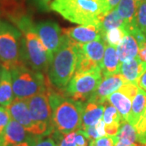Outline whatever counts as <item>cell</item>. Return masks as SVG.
Wrapping results in <instances>:
<instances>
[{"label": "cell", "mask_w": 146, "mask_h": 146, "mask_svg": "<svg viewBox=\"0 0 146 146\" xmlns=\"http://www.w3.org/2000/svg\"><path fill=\"white\" fill-rule=\"evenodd\" d=\"M11 19L22 34V61L34 71L46 73L50 58L41 41L31 17L25 14H14Z\"/></svg>", "instance_id": "6da1fadb"}, {"label": "cell", "mask_w": 146, "mask_h": 146, "mask_svg": "<svg viewBox=\"0 0 146 146\" xmlns=\"http://www.w3.org/2000/svg\"><path fill=\"white\" fill-rule=\"evenodd\" d=\"M54 131L65 135L81 128L84 102L76 101L50 84L47 87Z\"/></svg>", "instance_id": "7a4b0ae2"}, {"label": "cell", "mask_w": 146, "mask_h": 146, "mask_svg": "<svg viewBox=\"0 0 146 146\" xmlns=\"http://www.w3.org/2000/svg\"><path fill=\"white\" fill-rule=\"evenodd\" d=\"M50 10L67 21L80 25H101L109 12L106 0H53Z\"/></svg>", "instance_id": "3957f363"}, {"label": "cell", "mask_w": 146, "mask_h": 146, "mask_svg": "<svg viewBox=\"0 0 146 146\" xmlns=\"http://www.w3.org/2000/svg\"><path fill=\"white\" fill-rule=\"evenodd\" d=\"M76 42L63 34L57 50L53 54L48 68V79L57 90L63 91L76 73L77 54L75 50Z\"/></svg>", "instance_id": "277c9868"}, {"label": "cell", "mask_w": 146, "mask_h": 146, "mask_svg": "<svg viewBox=\"0 0 146 146\" xmlns=\"http://www.w3.org/2000/svg\"><path fill=\"white\" fill-rule=\"evenodd\" d=\"M10 72L15 98L29 99L47 91L50 81L42 72L34 71L25 64L11 68Z\"/></svg>", "instance_id": "5b68a950"}, {"label": "cell", "mask_w": 146, "mask_h": 146, "mask_svg": "<svg viewBox=\"0 0 146 146\" xmlns=\"http://www.w3.org/2000/svg\"><path fill=\"white\" fill-rule=\"evenodd\" d=\"M0 63L10 70L24 64L21 32L7 21L0 20Z\"/></svg>", "instance_id": "8992f818"}, {"label": "cell", "mask_w": 146, "mask_h": 146, "mask_svg": "<svg viewBox=\"0 0 146 146\" xmlns=\"http://www.w3.org/2000/svg\"><path fill=\"white\" fill-rule=\"evenodd\" d=\"M102 79L100 68L85 72L75 73L66 89L61 92L76 101L85 102L99 86Z\"/></svg>", "instance_id": "52a82bcc"}, {"label": "cell", "mask_w": 146, "mask_h": 146, "mask_svg": "<svg viewBox=\"0 0 146 146\" xmlns=\"http://www.w3.org/2000/svg\"><path fill=\"white\" fill-rule=\"evenodd\" d=\"M32 121L34 125V136H49L54 131L52 110L49 103L47 91L27 99Z\"/></svg>", "instance_id": "ba28073f"}, {"label": "cell", "mask_w": 146, "mask_h": 146, "mask_svg": "<svg viewBox=\"0 0 146 146\" xmlns=\"http://www.w3.org/2000/svg\"><path fill=\"white\" fill-rule=\"evenodd\" d=\"M35 26L38 36L46 49L50 62L53 54L57 50L59 45L62 30L56 22L50 20L41 21Z\"/></svg>", "instance_id": "9c48e42d"}, {"label": "cell", "mask_w": 146, "mask_h": 146, "mask_svg": "<svg viewBox=\"0 0 146 146\" xmlns=\"http://www.w3.org/2000/svg\"><path fill=\"white\" fill-rule=\"evenodd\" d=\"M125 83H127V81L120 73L103 77L99 86L87 101L103 104L110 94L119 90L121 86Z\"/></svg>", "instance_id": "30bf717a"}, {"label": "cell", "mask_w": 146, "mask_h": 146, "mask_svg": "<svg viewBox=\"0 0 146 146\" xmlns=\"http://www.w3.org/2000/svg\"><path fill=\"white\" fill-rule=\"evenodd\" d=\"M63 34L76 43L84 44L97 40L103 39L101 28L97 25H80L63 29Z\"/></svg>", "instance_id": "8fae6325"}, {"label": "cell", "mask_w": 146, "mask_h": 146, "mask_svg": "<svg viewBox=\"0 0 146 146\" xmlns=\"http://www.w3.org/2000/svg\"><path fill=\"white\" fill-rule=\"evenodd\" d=\"M7 108L10 113L11 119L16 120V122H18L20 124L23 126L29 133L33 135L34 125L29 114L27 99L14 98L12 102L9 106H7Z\"/></svg>", "instance_id": "7c38bea8"}, {"label": "cell", "mask_w": 146, "mask_h": 146, "mask_svg": "<svg viewBox=\"0 0 146 146\" xmlns=\"http://www.w3.org/2000/svg\"><path fill=\"white\" fill-rule=\"evenodd\" d=\"M139 0H121L116 10L125 24V29L127 33L136 30V16Z\"/></svg>", "instance_id": "4fadbf2b"}, {"label": "cell", "mask_w": 146, "mask_h": 146, "mask_svg": "<svg viewBox=\"0 0 146 146\" xmlns=\"http://www.w3.org/2000/svg\"><path fill=\"white\" fill-rule=\"evenodd\" d=\"M33 136L16 120H10L3 134V141L5 146H14L28 140Z\"/></svg>", "instance_id": "5bb4252c"}, {"label": "cell", "mask_w": 146, "mask_h": 146, "mask_svg": "<svg viewBox=\"0 0 146 146\" xmlns=\"http://www.w3.org/2000/svg\"><path fill=\"white\" fill-rule=\"evenodd\" d=\"M146 70V63L141 60L138 56L121 63L119 73L125 79L127 82L136 83L143 72Z\"/></svg>", "instance_id": "9a60e30c"}, {"label": "cell", "mask_w": 146, "mask_h": 146, "mask_svg": "<svg viewBox=\"0 0 146 146\" xmlns=\"http://www.w3.org/2000/svg\"><path fill=\"white\" fill-rule=\"evenodd\" d=\"M104 110V104H99L90 101L84 102L82 126L80 129L84 130L88 127L97 124L100 120L102 119Z\"/></svg>", "instance_id": "2e32d148"}, {"label": "cell", "mask_w": 146, "mask_h": 146, "mask_svg": "<svg viewBox=\"0 0 146 146\" xmlns=\"http://www.w3.org/2000/svg\"><path fill=\"white\" fill-rule=\"evenodd\" d=\"M139 50L140 49L136 39L131 33H127L116 47L117 54L121 63L129 61L138 56Z\"/></svg>", "instance_id": "e0dca14e"}, {"label": "cell", "mask_w": 146, "mask_h": 146, "mask_svg": "<svg viewBox=\"0 0 146 146\" xmlns=\"http://www.w3.org/2000/svg\"><path fill=\"white\" fill-rule=\"evenodd\" d=\"M78 46L80 50L90 60H92L102 69V60H103L105 50H106V43L103 39L84 43V44L78 43Z\"/></svg>", "instance_id": "ac0fdd59"}, {"label": "cell", "mask_w": 146, "mask_h": 146, "mask_svg": "<svg viewBox=\"0 0 146 146\" xmlns=\"http://www.w3.org/2000/svg\"><path fill=\"white\" fill-rule=\"evenodd\" d=\"M120 65L121 63L119 55L117 54L116 48L110 45H106V50L102 66V76L106 77L110 75L119 73Z\"/></svg>", "instance_id": "d6986e66"}, {"label": "cell", "mask_w": 146, "mask_h": 146, "mask_svg": "<svg viewBox=\"0 0 146 146\" xmlns=\"http://www.w3.org/2000/svg\"><path fill=\"white\" fill-rule=\"evenodd\" d=\"M14 98L10 70L2 66L0 76V106L7 107L12 102Z\"/></svg>", "instance_id": "ffe728a7"}, {"label": "cell", "mask_w": 146, "mask_h": 146, "mask_svg": "<svg viewBox=\"0 0 146 146\" xmlns=\"http://www.w3.org/2000/svg\"><path fill=\"white\" fill-rule=\"evenodd\" d=\"M106 100L118 110L122 119L127 121L130 114L132 103V99L130 97L119 89L110 94Z\"/></svg>", "instance_id": "44dd1931"}, {"label": "cell", "mask_w": 146, "mask_h": 146, "mask_svg": "<svg viewBox=\"0 0 146 146\" xmlns=\"http://www.w3.org/2000/svg\"><path fill=\"white\" fill-rule=\"evenodd\" d=\"M146 110V92L139 88L138 92L132 100L131 109L127 122H128L135 127L136 123L144 115Z\"/></svg>", "instance_id": "7402d4cb"}, {"label": "cell", "mask_w": 146, "mask_h": 146, "mask_svg": "<svg viewBox=\"0 0 146 146\" xmlns=\"http://www.w3.org/2000/svg\"><path fill=\"white\" fill-rule=\"evenodd\" d=\"M119 27L125 29V24L123 19L119 15L116 8H115L109 11L106 15H105L102 19L100 28H101V33L102 38L108 30Z\"/></svg>", "instance_id": "603a6c76"}, {"label": "cell", "mask_w": 146, "mask_h": 146, "mask_svg": "<svg viewBox=\"0 0 146 146\" xmlns=\"http://www.w3.org/2000/svg\"><path fill=\"white\" fill-rule=\"evenodd\" d=\"M116 137L118 141H126L131 144H136L137 142L136 128L124 119H123L121 122L119 130L116 135Z\"/></svg>", "instance_id": "cb8c5ba5"}, {"label": "cell", "mask_w": 146, "mask_h": 146, "mask_svg": "<svg viewBox=\"0 0 146 146\" xmlns=\"http://www.w3.org/2000/svg\"><path fill=\"white\" fill-rule=\"evenodd\" d=\"M127 34V32L126 31L124 28H115L111 29L106 33L103 36L106 45H110L112 46L117 47V46L122 42V40L124 38V36Z\"/></svg>", "instance_id": "d4e9b609"}, {"label": "cell", "mask_w": 146, "mask_h": 146, "mask_svg": "<svg viewBox=\"0 0 146 146\" xmlns=\"http://www.w3.org/2000/svg\"><path fill=\"white\" fill-rule=\"evenodd\" d=\"M103 104H104L105 110L103 116H102V120L104 121L105 124L107 125V124H110L115 122L121 123L123 119L119 113L118 110L116 109L113 105L110 104L107 100Z\"/></svg>", "instance_id": "484cf974"}, {"label": "cell", "mask_w": 146, "mask_h": 146, "mask_svg": "<svg viewBox=\"0 0 146 146\" xmlns=\"http://www.w3.org/2000/svg\"><path fill=\"white\" fill-rule=\"evenodd\" d=\"M136 28L146 36V0L139 1L136 16Z\"/></svg>", "instance_id": "4316f807"}, {"label": "cell", "mask_w": 146, "mask_h": 146, "mask_svg": "<svg viewBox=\"0 0 146 146\" xmlns=\"http://www.w3.org/2000/svg\"><path fill=\"white\" fill-rule=\"evenodd\" d=\"M135 128L137 134V142L146 143V110L135 126Z\"/></svg>", "instance_id": "83f0119b"}, {"label": "cell", "mask_w": 146, "mask_h": 146, "mask_svg": "<svg viewBox=\"0 0 146 146\" xmlns=\"http://www.w3.org/2000/svg\"><path fill=\"white\" fill-rule=\"evenodd\" d=\"M11 119L10 113L6 106H0V136H3L6 127Z\"/></svg>", "instance_id": "f1b7e54d"}, {"label": "cell", "mask_w": 146, "mask_h": 146, "mask_svg": "<svg viewBox=\"0 0 146 146\" xmlns=\"http://www.w3.org/2000/svg\"><path fill=\"white\" fill-rule=\"evenodd\" d=\"M58 144L59 142L50 134L49 136H36L34 146H58Z\"/></svg>", "instance_id": "f546056e"}, {"label": "cell", "mask_w": 146, "mask_h": 146, "mask_svg": "<svg viewBox=\"0 0 146 146\" xmlns=\"http://www.w3.org/2000/svg\"><path fill=\"white\" fill-rule=\"evenodd\" d=\"M89 141L93 146H115L118 140L116 136H105L97 140H91Z\"/></svg>", "instance_id": "4dcf8cb0"}, {"label": "cell", "mask_w": 146, "mask_h": 146, "mask_svg": "<svg viewBox=\"0 0 146 146\" xmlns=\"http://www.w3.org/2000/svg\"><path fill=\"white\" fill-rule=\"evenodd\" d=\"M58 146H77L76 143V131L65 134Z\"/></svg>", "instance_id": "1f68e13d"}, {"label": "cell", "mask_w": 146, "mask_h": 146, "mask_svg": "<svg viewBox=\"0 0 146 146\" xmlns=\"http://www.w3.org/2000/svg\"><path fill=\"white\" fill-rule=\"evenodd\" d=\"M76 143L77 146H88L89 140L85 136V133L82 129L76 131Z\"/></svg>", "instance_id": "d6a6232c"}, {"label": "cell", "mask_w": 146, "mask_h": 146, "mask_svg": "<svg viewBox=\"0 0 146 146\" xmlns=\"http://www.w3.org/2000/svg\"><path fill=\"white\" fill-rule=\"evenodd\" d=\"M120 124H121V123L115 122V123H112L110 124L105 125L106 136H116L119 130Z\"/></svg>", "instance_id": "836d02e7"}, {"label": "cell", "mask_w": 146, "mask_h": 146, "mask_svg": "<svg viewBox=\"0 0 146 146\" xmlns=\"http://www.w3.org/2000/svg\"><path fill=\"white\" fill-rule=\"evenodd\" d=\"M36 8L41 11H49L53 0H33Z\"/></svg>", "instance_id": "e575fe53"}, {"label": "cell", "mask_w": 146, "mask_h": 146, "mask_svg": "<svg viewBox=\"0 0 146 146\" xmlns=\"http://www.w3.org/2000/svg\"><path fill=\"white\" fill-rule=\"evenodd\" d=\"M36 136H30L28 140H26L24 142H21L18 145H16L14 146H34L35 145V142H36Z\"/></svg>", "instance_id": "d590c367"}, {"label": "cell", "mask_w": 146, "mask_h": 146, "mask_svg": "<svg viewBox=\"0 0 146 146\" xmlns=\"http://www.w3.org/2000/svg\"><path fill=\"white\" fill-rule=\"evenodd\" d=\"M137 84H138L139 88H141V89L145 90L146 92V70L139 78L138 81H137Z\"/></svg>", "instance_id": "8d00e7d4"}, {"label": "cell", "mask_w": 146, "mask_h": 146, "mask_svg": "<svg viewBox=\"0 0 146 146\" xmlns=\"http://www.w3.org/2000/svg\"><path fill=\"white\" fill-rule=\"evenodd\" d=\"M139 57L144 63H146V42L145 44L139 50Z\"/></svg>", "instance_id": "74e56055"}, {"label": "cell", "mask_w": 146, "mask_h": 146, "mask_svg": "<svg viewBox=\"0 0 146 146\" xmlns=\"http://www.w3.org/2000/svg\"><path fill=\"white\" fill-rule=\"evenodd\" d=\"M120 1L121 0H106L110 11L111 10H113V9H115V8H116L117 6L119 5Z\"/></svg>", "instance_id": "f35d334b"}, {"label": "cell", "mask_w": 146, "mask_h": 146, "mask_svg": "<svg viewBox=\"0 0 146 146\" xmlns=\"http://www.w3.org/2000/svg\"><path fill=\"white\" fill-rule=\"evenodd\" d=\"M115 146H135V144H131V143L126 142V141H118Z\"/></svg>", "instance_id": "ab89813d"}, {"label": "cell", "mask_w": 146, "mask_h": 146, "mask_svg": "<svg viewBox=\"0 0 146 146\" xmlns=\"http://www.w3.org/2000/svg\"><path fill=\"white\" fill-rule=\"evenodd\" d=\"M135 146H146V143H139V142H136L135 144Z\"/></svg>", "instance_id": "60d3db41"}, {"label": "cell", "mask_w": 146, "mask_h": 146, "mask_svg": "<svg viewBox=\"0 0 146 146\" xmlns=\"http://www.w3.org/2000/svg\"><path fill=\"white\" fill-rule=\"evenodd\" d=\"M2 136H0V146H5L4 145V144H3V137H2Z\"/></svg>", "instance_id": "b9f144b4"}, {"label": "cell", "mask_w": 146, "mask_h": 146, "mask_svg": "<svg viewBox=\"0 0 146 146\" xmlns=\"http://www.w3.org/2000/svg\"><path fill=\"white\" fill-rule=\"evenodd\" d=\"M1 69H2V65L0 63V76H1Z\"/></svg>", "instance_id": "7bdbcfd3"}, {"label": "cell", "mask_w": 146, "mask_h": 146, "mask_svg": "<svg viewBox=\"0 0 146 146\" xmlns=\"http://www.w3.org/2000/svg\"><path fill=\"white\" fill-rule=\"evenodd\" d=\"M4 1H7V2H12V1H16V0H4Z\"/></svg>", "instance_id": "ee69618b"}, {"label": "cell", "mask_w": 146, "mask_h": 146, "mask_svg": "<svg viewBox=\"0 0 146 146\" xmlns=\"http://www.w3.org/2000/svg\"><path fill=\"white\" fill-rule=\"evenodd\" d=\"M88 146H93V145H92V144H91V142H90V141H89V145H88Z\"/></svg>", "instance_id": "f6af8a7d"}, {"label": "cell", "mask_w": 146, "mask_h": 146, "mask_svg": "<svg viewBox=\"0 0 146 146\" xmlns=\"http://www.w3.org/2000/svg\"><path fill=\"white\" fill-rule=\"evenodd\" d=\"M139 1H141V0H139Z\"/></svg>", "instance_id": "bcb514c9"}]
</instances>
